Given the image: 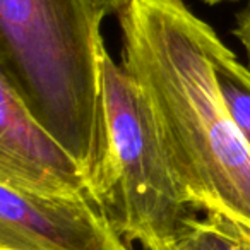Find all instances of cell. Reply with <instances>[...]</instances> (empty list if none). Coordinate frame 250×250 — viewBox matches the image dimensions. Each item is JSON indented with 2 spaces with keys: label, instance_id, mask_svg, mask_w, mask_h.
<instances>
[{
  "label": "cell",
  "instance_id": "obj_1",
  "mask_svg": "<svg viewBox=\"0 0 250 250\" xmlns=\"http://www.w3.org/2000/svg\"><path fill=\"white\" fill-rule=\"evenodd\" d=\"M122 63L143 94L185 202L250 226V149L219 91L216 31L184 0H127Z\"/></svg>",
  "mask_w": 250,
  "mask_h": 250
},
{
  "label": "cell",
  "instance_id": "obj_2",
  "mask_svg": "<svg viewBox=\"0 0 250 250\" xmlns=\"http://www.w3.org/2000/svg\"><path fill=\"white\" fill-rule=\"evenodd\" d=\"M104 0H0V74L31 113L94 175L104 149Z\"/></svg>",
  "mask_w": 250,
  "mask_h": 250
},
{
  "label": "cell",
  "instance_id": "obj_3",
  "mask_svg": "<svg viewBox=\"0 0 250 250\" xmlns=\"http://www.w3.org/2000/svg\"><path fill=\"white\" fill-rule=\"evenodd\" d=\"M104 149L87 182L118 235L143 250H177L192 216L143 94L110 53L101 59Z\"/></svg>",
  "mask_w": 250,
  "mask_h": 250
},
{
  "label": "cell",
  "instance_id": "obj_4",
  "mask_svg": "<svg viewBox=\"0 0 250 250\" xmlns=\"http://www.w3.org/2000/svg\"><path fill=\"white\" fill-rule=\"evenodd\" d=\"M0 249L132 250L89 188L36 194L0 184Z\"/></svg>",
  "mask_w": 250,
  "mask_h": 250
},
{
  "label": "cell",
  "instance_id": "obj_5",
  "mask_svg": "<svg viewBox=\"0 0 250 250\" xmlns=\"http://www.w3.org/2000/svg\"><path fill=\"white\" fill-rule=\"evenodd\" d=\"M0 184L36 194L77 192L87 178L77 160L31 113L0 74Z\"/></svg>",
  "mask_w": 250,
  "mask_h": 250
},
{
  "label": "cell",
  "instance_id": "obj_6",
  "mask_svg": "<svg viewBox=\"0 0 250 250\" xmlns=\"http://www.w3.org/2000/svg\"><path fill=\"white\" fill-rule=\"evenodd\" d=\"M212 63L223 100L236 129L250 149V69L216 36L212 42Z\"/></svg>",
  "mask_w": 250,
  "mask_h": 250
},
{
  "label": "cell",
  "instance_id": "obj_7",
  "mask_svg": "<svg viewBox=\"0 0 250 250\" xmlns=\"http://www.w3.org/2000/svg\"><path fill=\"white\" fill-rule=\"evenodd\" d=\"M177 250H250V226L216 211L192 214Z\"/></svg>",
  "mask_w": 250,
  "mask_h": 250
},
{
  "label": "cell",
  "instance_id": "obj_8",
  "mask_svg": "<svg viewBox=\"0 0 250 250\" xmlns=\"http://www.w3.org/2000/svg\"><path fill=\"white\" fill-rule=\"evenodd\" d=\"M233 35L240 42L247 53V63L250 69V0H247V5L238 12L236 16L235 28H233Z\"/></svg>",
  "mask_w": 250,
  "mask_h": 250
},
{
  "label": "cell",
  "instance_id": "obj_9",
  "mask_svg": "<svg viewBox=\"0 0 250 250\" xmlns=\"http://www.w3.org/2000/svg\"><path fill=\"white\" fill-rule=\"evenodd\" d=\"M108 4V7H110L111 14H118V12L124 9V5L127 4V0H104Z\"/></svg>",
  "mask_w": 250,
  "mask_h": 250
},
{
  "label": "cell",
  "instance_id": "obj_10",
  "mask_svg": "<svg viewBox=\"0 0 250 250\" xmlns=\"http://www.w3.org/2000/svg\"><path fill=\"white\" fill-rule=\"evenodd\" d=\"M202 2L209 5H216V4H223V2H235V0H202Z\"/></svg>",
  "mask_w": 250,
  "mask_h": 250
},
{
  "label": "cell",
  "instance_id": "obj_11",
  "mask_svg": "<svg viewBox=\"0 0 250 250\" xmlns=\"http://www.w3.org/2000/svg\"><path fill=\"white\" fill-rule=\"evenodd\" d=\"M0 250H9V249H0Z\"/></svg>",
  "mask_w": 250,
  "mask_h": 250
}]
</instances>
